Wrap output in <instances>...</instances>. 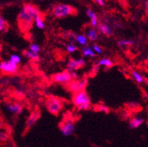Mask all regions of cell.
Segmentation results:
<instances>
[{"label":"cell","mask_w":148,"mask_h":147,"mask_svg":"<svg viewBox=\"0 0 148 147\" xmlns=\"http://www.w3.org/2000/svg\"><path fill=\"white\" fill-rule=\"evenodd\" d=\"M40 13L39 10L32 4H25L20 10L18 16V24L22 31H27L34 22L36 15Z\"/></svg>","instance_id":"6da1fadb"},{"label":"cell","mask_w":148,"mask_h":147,"mask_svg":"<svg viewBox=\"0 0 148 147\" xmlns=\"http://www.w3.org/2000/svg\"><path fill=\"white\" fill-rule=\"evenodd\" d=\"M75 13V9L66 4H58L54 7L52 14L56 18H64Z\"/></svg>","instance_id":"7a4b0ae2"},{"label":"cell","mask_w":148,"mask_h":147,"mask_svg":"<svg viewBox=\"0 0 148 147\" xmlns=\"http://www.w3.org/2000/svg\"><path fill=\"white\" fill-rule=\"evenodd\" d=\"M46 107L49 113L53 115H57L61 110L63 105L60 99L56 97H49L46 102Z\"/></svg>","instance_id":"3957f363"},{"label":"cell","mask_w":148,"mask_h":147,"mask_svg":"<svg viewBox=\"0 0 148 147\" xmlns=\"http://www.w3.org/2000/svg\"><path fill=\"white\" fill-rule=\"evenodd\" d=\"M75 129H76V127H75L74 121L71 118L65 120L60 124V131L62 134L66 137H69L73 135L75 132Z\"/></svg>","instance_id":"277c9868"},{"label":"cell","mask_w":148,"mask_h":147,"mask_svg":"<svg viewBox=\"0 0 148 147\" xmlns=\"http://www.w3.org/2000/svg\"><path fill=\"white\" fill-rule=\"evenodd\" d=\"M73 103L75 106L78 107L83 105L91 104V100L88 94L83 90L75 94L73 96Z\"/></svg>","instance_id":"5b68a950"},{"label":"cell","mask_w":148,"mask_h":147,"mask_svg":"<svg viewBox=\"0 0 148 147\" xmlns=\"http://www.w3.org/2000/svg\"><path fill=\"white\" fill-rule=\"evenodd\" d=\"M87 83H88V79L86 78H84L81 80H72L68 84V87L72 92L76 94L79 91H83L86 86L87 85Z\"/></svg>","instance_id":"8992f818"},{"label":"cell","mask_w":148,"mask_h":147,"mask_svg":"<svg viewBox=\"0 0 148 147\" xmlns=\"http://www.w3.org/2000/svg\"><path fill=\"white\" fill-rule=\"evenodd\" d=\"M86 64V60L84 57H81L79 59H70L66 64L67 71L70 73L74 72L76 70L83 67Z\"/></svg>","instance_id":"52a82bcc"},{"label":"cell","mask_w":148,"mask_h":147,"mask_svg":"<svg viewBox=\"0 0 148 147\" xmlns=\"http://www.w3.org/2000/svg\"><path fill=\"white\" fill-rule=\"evenodd\" d=\"M53 80L56 83H60V84H69L72 81V77L71 73L69 71H64L62 72L57 73L52 77Z\"/></svg>","instance_id":"ba28073f"},{"label":"cell","mask_w":148,"mask_h":147,"mask_svg":"<svg viewBox=\"0 0 148 147\" xmlns=\"http://www.w3.org/2000/svg\"><path fill=\"white\" fill-rule=\"evenodd\" d=\"M0 69L7 75H13L18 70V65L11 63L10 60H5L0 63Z\"/></svg>","instance_id":"9c48e42d"},{"label":"cell","mask_w":148,"mask_h":147,"mask_svg":"<svg viewBox=\"0 0 148 147\" xmlns=\"http://www.w3.org/2000/svg\"><path fill=\"white\" fill-rule=\"evenodd\" d=\"M7 110L12 113H16L17 115H20L23 112L22 105H20L18 102H13V103H8L5 105Z\"/></svg>","instance_id":"30bf717a"},{"label":"cell","mask_w":148,"mask_h":147,"mask_svg":"<svg viewBox=\"0 0 148 147\" xmlns=\"http://www.w3.org/2000/svg\"><path fill=\"white\" fill-rule=\"evenodd\" d=\"M40 117V113L38 111H34L31 113L29 116L28 117L27 120L26 121V127L27 129H30L32 126H33V125L37 122V121L38 120Z\"/></svg>","instance_id":"8fae6325"},{"label":"cell","mask_w":148,"mask_h":147,"mask_svg":"<svg viewBox=\"0 0 148 147\" xmlns=\"http://www.w3.org/2000/svg\"><path fill=\"white\" fill-rule=\"evenodd\" d=\"M98 31L106 36H111L113 34L112 27L106 23H102V24H99Z\"/></svg>","instance_id":"7c38bea8"},{"label":"cell","mask_w":148,"mask_h":147,"mask_svg":"<svg viewBox=\"0 0 148 147\" xmlns=\"http://www.w3.org/2000/svg\"><path fill=\"white\" fill-rule=\"evenodd\" d=\"M86 14L88 18L91 19V25L92 27L95 28L99 26V21H98L97 16V14L94 10H91V8H88V10H86Z\"/></svg>","instance_id":"4fadbf2b"},{"label":"cell","mask_w":148,"mask_h":147,"mask_svg":"<svg viewBox=\"0 0 148 147\" xmlns=\"http://www.w3.org/2000/svg\"><path fill=\"white\" fill-rule=\"evenodd\" d=\"M144 121H145V120L142 117H134V118H131L129 121V127L130 129H136V128L139 127L140 126H142Z\"/></svg>","instance_id":"5bb4252c"},{"label":"cell","mask_w":148,"mask_h":147,"mask_svg":"<svg viewBox=\"0 0 148 147\" xmlns=\"http://www.w3.org/2000/svg\"><path fill=\"white\" fill-rule=\"evenodd\" d=\"M34 22H35V25H36V27L38 28V29H43L44 27H45V24H44V18H43V16L42 15H41V12L36 15V18H35Z\"/></svg>","instance_id":"9a60e30c"},{"label":"cell","mask_w":148,"mask_h":147,"mask_svg":"<svg viewBox=\"0 0 148 147\" xmlns=\"http://www.w3.org/2000/svg\"><path fill=\"white\" fill-rule=\"evenodd\" d=\"M82 54L83 56L86 57H94L96 56V53L95 52L93 48L88 46H84L82 49Z\"/></svg>","instance_id":"2e32d148"},{"label":"cell","mask_w":148,"mask_h":147,"mask_svg":"<svg viewBox=\"0 0 148 147\" xmlns=\"http://www.w3.org/2000/svg\"><path fill=\"white\" fill-rule=\"evenodd\" d=\"M86 36L88 39L91 41H95L98 38V32L95 28L92 27L88 29L86 32Z\"/></svg>","instance_id":"e0dca14e"},{"label":"cell","mask_w":148,"mask_h":147,"mask_svg":"<svg viewBox=\"0 0 148 147\" xmlns=\"http://www.w3.org/2000/svg\"><path fill=\"white\" fill-rule=\"evenodd\" d=\"M24 56L28 59H31V60H35V61H38L40 60V57L38 56V54H36L35 52H32L31 50H26L24 52Z\"/></svg>","instance_id":"ac0fdd59"},{"label":"cell","mask_w":148,"mask_h":147,"mask_svg":"<svg viewBox=\"0 0 148 147\" xmlns=\"http://www.w3.org/2000/svg\"><path fill=\"white\" fill-rule=\"evenodd\" d=\"M97 64L99 66H104L106 68H111L113 66V62L112 60H110L109 58L107 57H104V58H102L97 62Z\"/></svg>","instance_id":"d6986e66"},{"label":"cell","mask_w":148,"mask_h":147,"mask_svg":"<svg viewBox=\"0 0 148 147\" xmlns=\"http://www.w3.org/2000/svg\"><path fill=\"white\" fill-rule=\"evenodd\" d=\"M88 38L84 35H77L75 37V40L81 46H86L88 44Z\"/></svg>","instance_id":"ffe728a7"},{"label":"cell","mask_w":148,"mask_h":147,"mask_svg":"<svg viewBox=\"0 0 148 147\" xmlns=\"http://www.w3.org/2000/svg\"><path fill=\"white\" fill-rule=\"evenodd\" d=\"M132 76H133L134 79H135L136 82L139 83V84L143 83L144 81H145V78H144V77L142 76L139 72H138V71H132Z\"/></svg>","instance_id":"44dd1931"},{"label":"cell","mask_w":148,"mask_h":147,"mask_svg":"<svg viewBox=\"0 0 148 147\" xmlns=\"http://www.w3.org/2000/svg\"><path fill=\"white\" fill-rule=\"evenodd\" d=\"M134 40H127V39H122L118 41V46L121 48H125V47L129 46H131L134 44Z\"/></svg>","instance_id":"7402d4cb"},{"label":"cell","mask_w":148,"mask_h":147,"mask_svg":"<svg viewBox=\"0 0 148 147\" xmlns=\"http://www.w3.org/2000/svg\"><path fill=\"white\" fill-rule=\"evenodd\" d=\"M66 51L69 53H73V52L77 51V46L74 43H69V44H68L66 46Z\"/></svg>","instance_id":"603a6c76"},{"label":"cell","mask_w":148,"mask_h":147,"mask_svg":"<svg viewBox=\"0 0 148 147\" xmlns=\"http://www.w3.org/2000/svg\"><path fill=\"white\" fill-rule=\"evenodd\" d=\"M9 60H10L11 63H14V64H16L18 65V63L21 62V57L19 56L18 55H16V54H14V55H12L11 56H10V59H9Z\"/></svg>","instance_id":"cb8c5ba5"},{"label":"cell","mask_w":148,"mask_h":147,"mask_svg":"<svg viewBox=\"0 0 148 147\" xmlns=\"http://www.w3.org/2000/svg\"><path fill=\"white\" fill-rule=\"evenodd\" d=\"M29 50H31L32 52H35L36 54H38L41 51V47L38 45L37 44H32L29 46Z\"/></svg>","instance_id":"d4e9b609"},{"label":"cell","mask_w":148,"mask_h":147,"mask_svg":"<svg viewBox=\"0 0 148 147\" xmlns=\"http://www.w3.org/2000/svg\"><path fill=\"white\" fill-rule=\"evenodd\" d=\"M6 27H7L6 21H5V19L4 18L3 16H1V17H0V30L2 31V32H3V31L5 30Z\"/></svg>","instance_id":"484cf974"},{"label":"cell","mask_w":148,"mask_h":147,"mask_svg":"<svg viewBox=\"0 0 148 147\" xmlns=\"http://www.w3.org/2000/svg\"><path fill=\"white\" fill-rule=\"evenodd\" d=\"M9 138V135L7 132H1L0 133V140L2 142H5L8 140Z\"/></svg>","instance_id":"4316f807"},{"label":"cell","mask_w":148,"mask_h":147,"mask_svg":"<svg viewBox=\"0 0 148 147\" xmlns=\"http://www.w3.org/2000/svg\"><path fill=\"white\" fill-rule=\"evenodd\" d=\"M97 110L100 112H103V113H108L109 112V108L106 106V105H103V104H101V105H98Z\"/></svg>","instance_id":"83f0119b"},{"label":"cell","mask_w":148,"mask_h":147,"mask_svg":"<svg viewBox=\"0 0 148 147\" xmlns=\"http://www.w3.org/2000/svg\"><path fill=\"white\" fill-rule=\"evenodd\" d=\"M92 48L96 54H99V55H100V54L103 53V49H102V48H101L99 45L95 44V45L93 46Z\"/></svg>","instance_id":"f1b7e54d"},{"label":"cell","mask_w":148,"mask_h":147,"mask_svg":"<svg viewBox=\"0 0 148 147\" xmlns=\"http://www.w3.org/2000/svg\"><path fill=\"white\" fill-rule=\"evenodd\" d=\"M90 105L91 104H86V105H83L80 107H78V110H87L90 108Z\"/></svg>","instance_id":"f546056e"},{"label":"cell","mask_w":148,"mask_h":147,"mask_svg":"<svg viewBox=\"0 0 148 147\" xmlns=\"http://www.w3.org/2000/svg\"><path fill=\"white\" fill-rule=\"evenodd\" d=\"M127 106L129 107L130 108H136V107H138V102H129L127 104Z\"/></svg>","instance_id":"4dcf8cb0"},{"label":"cell","mask_w":148,"mask_h":147,"mask_svg":"<svg viewBox=\"0 0 148 147\" xmlns=\"http://www.w3.org/2000/svg\"><path fill=\"white\" fill-rule=\"evenodd\" d=\"M94 1L99 6H105V5H106L105 0H94Z\"/></svg>","instance_id":"1f68e13d"},{"label":"cell","mask_w":148,"mask_h":147,"mask_svg":"<svg viewBox=\"0 0 148 147\" xmlns=\"http://www.w3.org/2000/svg\"><path fill=\"white\" fill-rule=\"evenodd\" d=\"M71 75H72V79H74V80H77L78 79V75H77V74L75 71L71 73Z\"/></svg>","instance_id":"d6a6232c"},{"label":"cell","mask_w":148,"mask_h":147,"mask_svg":"<svg viewBox=\"0 0 148 147\" xmlns=\"http://www.w3.org/2000/svg\"><path fill=\"white\" fill-rule=\"evenodd\" d=\"M114 27L119 29V28H122V24H121L120 22H119V21H116V22H115L114 24Z\"/></svg>","instance_id":"836d02e7"},{"label":"cell","mask_w":148,"mask_h":147,"mask_svg":"<svg viewBox=\"0 0 148 147\" xmlns=\"http://www.w3.org/2000/svg\"><path fill=\"white\" fill-rule=\"evenodd\" d=\"M98 69H99V66H98L97 63H95V64H94V66H93V71H95V72H97V71H98Z\"/></svg>","instance_id":"e575fe53"},{"label":"cell","mask_w":148,"mask_h":147,"mask_svg":"<svg viewBox=\"0 0 148 147\" xmlns=\"http://www.w3.org/2000/svg\"><path fill=\"white\" fill-rule=\"evenodd\" d=\"M16 95L18 96L19 98H21V97H22V96H23V91H21V90H17Z\"/></svg>","instance_id":"d590c367"},{"label":"cell","mask_w":148,"mask_h":147,"mask_svg":"<svg viewBox=\"0 0 148 147\" xmlns=\"http://www.w3.org/2000/svg\"><path fill=\"white\" fill-rule=\"evenodd\" d=\"M145 10L148 13V0H145Z\"/></svg>","instance_id":"8d00e7d4"},{"label":"cell","mask_w":148,"mask_h":147,"mask_svg":"<svg viewBox=\"0 0 148 147\" xmlns=\"http://www.w3.org/2000/svg\"><path fill=\"white\" fill-rule=\"evenodd\" d=\"M144 96H145V99H146L147 102H148V92L147 91H144Z\"/></svg>","instance_id":"74e56055"},{"label":"cell","mask_w":148,"mask_h":147,"mask_svg":"<svg viewBox=\"0 0 148 147\" xmlns=\"http://www.w3.org/2000/svg\"><path fill=\"white\" fill-rule=\"evenodd\" d=\"M147 125L148 126V118H147Z\"/></svg>","instance_id":"f35d334b"},{"label":"cell","mask_w":148,"mask_h":147,"mask_svg":"<svg viewBox=\"0 0 148 147\" xmlns=\"http://www.w3.org/2000/svg\"><path fill=\"white\" fill-rule=\"evenodd\" d=\"M38 1H44V0H38Z\"/></svg>","instance_id":"ab89813d"}]
</instances>
